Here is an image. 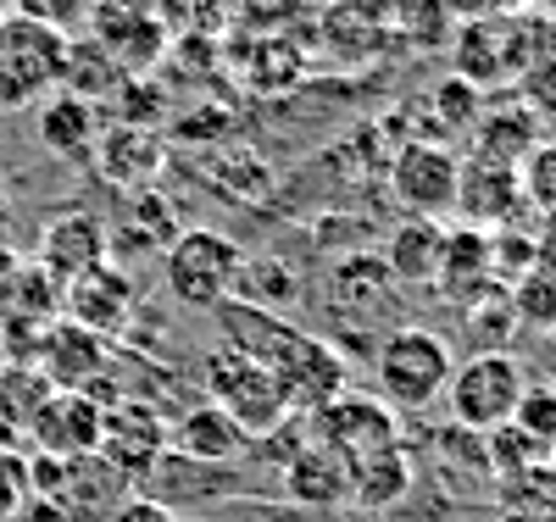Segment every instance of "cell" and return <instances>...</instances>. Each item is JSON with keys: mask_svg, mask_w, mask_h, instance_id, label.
I'll list each match as a JSON object with an SVG mask.
<instances>
[{"mask_svg": "<svg viewBox=\"0 0 556 522\" xmlns=\"http://www.w3.org/2000/svg\"><path fill=\"white\" fill-rule=\"evenodd\" d=\"M106 522H178V511H173L167 500L146 495V489H128V495L117 500V511H112Z\"/></svg>", "mask_w": 556, "mask_h": 522, "instance_id": "4dcf8cb0", "label": "cell"}, {"mask_svg": "<svg viewBox=\"0 0 556 522\" xmlns=\"http://www.w3.org/2000/svg\"><path fill=\"white\" fill-rule=\"evenodd\" d=\"M17 272H23V256L0 240V306H7V295H12V283H17Z\"/></svg>", "mask_w": 556, "mask_h": 522, "instance_id": "e575fe53", "label": "cell"}, {"mask_svg": "<svg viewBox=\"0 0 556 522\" xmlns=\"http://www.w3.org/2000/svg\"><path fill=\"white\" fill-rule=\"evenodd\" d=\"M506 301H513V322L534 328V334H556V278L529 267L513 290H506Z\"/></svg>", "mask_w": 556, "mask_h": 522, "instance_id": "4316f807", "label": "cell"}, {"mask_svg": "<svg viewBox=\"0 0 556 522\" xmlns=\"http://www.w3.org/2000/svg\"><path fill=\"white\" fill-rule=\"evenodd\" d=\"M395 272L384 267V256H345L329 267V306L340 317H351L356 328L379 322L390 306H395Z\"/></svg>", "mask_w": 556, "mask_h": 522, "instance_id": "9a60e30c", "label": "cell"}, {"mask_svg": "<svg viewBox=\"0 0 556 522\" xmlns=\"http://www.w3.org/2000/svg\"><path fill=\"white\" fill-rule=\"evenodd\" d=\"M456 217L468 222V228H513L523 212V183H518V167H506V162H462V183H456Z\"/></svg>", "mask_w": 556, "mask_h": 522, "instance_id": "7c38bea8", "label": "cell"}, {"mask_svg": "<svg viewBox=\"0 0 556 522\" xmlns=\"http://www.w3.org/2000/svg\"><path fill=\"white\" fill-rule=\"evenodd\" d=\"M167 450H173L167 422H162L146 400H123V406L106 411V422H101V456L123 472L134 489L146 484V472H151Z\"/></svg>", "mask_w": 556, "mask_h": 522, "instance_id": "8fae6325", "label": "cell"}, {"mask_svg": "<svg viewBox=\"0 0 556 522\" xmlns=\"http://www.w3.org/2000/svg\"><path fill=\"white\" fill-rule=\"evenodd\" d=\"M506 522H551V517H540V511H529V517H523V511H513Z\"/></svg>", "mask_w": 556, "mask_h": 522, "instance_id": "d590c367", "label": "cell"}, {"mask_svg": "<svg viewBox=\"0 0 556 522\" xmlns=\"http://www.w3.org/2000/svg\"><path fill=\"white\" fill-rule=\"evenodd\" d=\"M7 12H12V0H0V17H7Z\"/></svg>", "mask_w": 556, "mask_h": 522, "instance_id": "8d00e7d4", "label": "cell"}, {"mask_svg": "<svg viewBox=\"0 0 556 522\" xmlns=\"http://www.w3.org/2000/svg\"><path fill=\"white\" fill-rule=\"evenodd\" d=\"M0 367H7V345H0Z\"/></svg>", "mask_w": 556, "mask_h": 522, "instance_id": "74e56055", "label": "cell"}, {"mask_svg": "<svg viewBox=\"0 0 556 522\" xmlns=\"http://www.w3.org/2000/svg\"><path fill=\"white\" fill-rule=\"evenodd\" d=\"M534 267L556 278V217H545L540 233H534Z\"/></svg>", "mask_w": 556, "mask_h": 522, "instance_id": "d6a6232c", "label": "cell"}, {"mask_svg": "<svg viewBox=\"0 0 556 522\" xmlns=\"http://www.w3.org/2000/svg\"><path fill=\"white\" fill-rule=\"evenodd\" d=\"M518 183H523V212L529 217H556V139H534L529 156L518 162Z\"/></svg>", "mask_w": 556, "mask_h": 522, "instance_id": "484cf974", "label": "cell"}, {"mask_svg": "<svg viewBox=\"0 0 556 522\" xmlns=\"http://www.w3.org/2000/svg\"><path fill=\"white\" fill-rule=\"evenodd\" d=\"M89 7H96V0H12L17 17H34V23L56 28V34H67V39L89 28Z\"/></svg>", "mask_w": 556, "mask_h": 522, "instance_id": "83f0119b", "label": "cell"}, {"mask_svg": "<svg viewBox=\"0 0 556 522\" xmlns=\"http://www.w3.org/2000/svg\"><path fill=\"white\" fill-rule=\"evenodd\" d=\"M434 283L468 306L473 295H484L490 283H495V262H490V233L484 228H468V222H456L445 228V240H440V272Z\"/></svg>", "mask_w": 556, "mask_h": 522, "instance_id": "ac0fdd59", "label": "cell"}, {"mask_svg": "<svg viewBox=\"0 0 556 522\" xmlns=\"http://www.w3.org/2000/svg\"><path fill=\"white\" fill-rule=\"evenodd\" d=\"M534 128H540V123L523 112V101H518V106H501V112H484V117H479V156L518 167V162L529 156V145L540 139Z\"/></svg>", "mask_w": 556, "mask_h": 522, "instance_id": "603a6c76", "label": "cell"}, {"mask_svg": "<svg viewBox=\"0 0 556 522\" xmlns=\"http://www.w3.org/2000/svg\"><path fill=\"white\" fill-rule=\"evenodd\" d=\"M173 450L178 456H190V461H212V467H228V461H240V450L251 445V434L240 429L235 417H228L217 400H201L190 406L173 429H167Z\"/></svg>", "mask_w": 556, "mask_h": 522, "instance_id": "e0dca14e", "label": "cell"}, {"mask_svg": "<svg viewBox=\"0 0 556 522\" xmlns=\"http://www.w3.org/2000/svg\"><path fill=\"white\" fill-rule=\"evenodd\" d=\"M529 395V367L513 351H479L462 367H451V384H445V406L462 429L473 434H495L518 417Z\"/></svg>", "mask_w": 556, "mask_h": 522, "instance_id": "277c9868", "label": "cell"}, {"mask_svg": "<svg viewBox=\"0 0 556 522\" xmlns=\"http://www.w3.org/2000/svg\"><path fill=\"white\" fill-rule=\"evenodd\" d=\"M201 378H206V395H212L228 417H235L251 440H262V434H273V429H285L290 400H285V390H278L273 367H262L251 351L228 345V340L212 345V351L201 356Z\"/></svg>", "mask_w": 556, "mask_h": 522, "instance_id": "3957f363", "label": "cell"}, {"mask_svg": "<svg viewBox=\"0 0 556 522\" xmlns=\"http://www.w3.org/2000/svg\"><path fill=\"white\" fill-rule=\"evenodd\" d=\"M101 422H106V406L84 390H51L45 406L28 417L23 440H34V456H89L101 450Z\"/></svg>", "mask_w": 556, "mask_h": 522, "instance_id": "ba28073f", "label": "cell"}, {"mask_svg": "<svg viewBox=\"0 0 556 522\" xmlns=\"http://www.w3.org/2000/svg\"><path fill=\"white\" fill-rule=\"evenodd\" d=\"M235 301L245 306H262V311H285L301 301V278L290 272V262H278V256H245L240 267V283H235Z\"/></svg>", "mask_w": 556, "mask_h": 522, "instance_id": "cb8c5ba5", "label": "cell"}, {"mask_svg": "<svg viewBox=\"0 0 556 522\" xmlns=\"http://www.w3.org/2000/svg\"><path fill=\"white\" fill-rule=\"evenodd\" d=\"M406 456L390 445V450H379V456H367V461H356L351 467V500H362V506H390L401 489H406Z\"/></svg>", "mask_w": 556, "mask_h": 522, "instance_id": "d4e9b609", "label": "cell"}, {"mask_svg": "<svg viewBox=\"0 0 556 522\" xmlns=\"http://www.w3.org/2000/svg\"><path fill=\"white\" fill-rule=\"evenodd\" d=\"M0 450H23V417L12 411L7 395H0Z\"/></svg>", "mask_w": 556, "mask_h": 522, "instance_id": "836d02e7", "label": "cell"}, {"mask_svg": "<svg viewBox=\"0 0 556 522\" xmlns=\"http://www.w3.org/2000/svg\"><path fill=\"white\" fill-rule=\"evenodd\" d=\"M106 256H112V233H106V222L96 212H56L51 222L39 228V256L34 262L51 272L62 290L78 272L101 267Z\"/></svg>", "mask_w": 556, "mask_h": 522, "instance_id": "4fadbf2b", "label": "cell"}, {"mask_svg": "<svg viewBox=\"0 0 556 522\" xmlns=\"http://www.w3.org/2000/svg\"><path fill=\"white\" fill-rule=\"evenodd\" d=\"M96 162L106 167V178L139 183V178H151L162 167V139L151 128H112V133H101Z\"/></svg>", "mask_w": 556, "mask_h": 522, "instance_id": "44dd1931", "label": "cell"}, {"mask_svg": "<svg viewBox=\"0 0 556 522\" xmlns=\"http://www.w3.org/2000/svg\"><path fill=\"white\" fill-rule=\"evenodd\" d=\"M285 484L306 506H340V500H351V461L312 440V445H301V456H290Z\"/></svg>", "mask_w": 556, "mask_h": 522, "instance_id": "d6986e66", "label": "cell"}, {"mask_svg": "<svg viewBox=\"0 0 556 522\" xmlns=\"http://www.w3.org/2000/svg\"><path fill=\"white\" fill-rule=\"evenodd\" d=\"M312 422H317V445H329V450L345 456L351 467L395 445V411H390L379 395H351V390H345L340 400H329L323 411H312Z\"/></svg>", "mask_w": 556, "mask_h": 522, "instance_id": "9c48e42d", "label": "cell"}, {"mask_svg": "<svg viewBox=\"0 0 556 522\" xmlns=\"http://www.w3.org/2000/svg\"><path fill=\"white\" fill-rule=\"evenodd\" d=\"M34 500L28 484V450H0V522H17Z\"/></svg>", "mask_w": 556, "mask_h": 522, "instance_id": "f1b7e54d", "label": "cell"}, {"mask_svg": "<svg viewBox=\"0 0 556 522\" xmlns=\"http://www.w3.org/2000/svg\"><path fill=\"white\" fill-rule=\"evenodd\" d=\"M67 73V34L34 17H0V112H28L45 94L62 89Z\"/></svg>", "mask_w": 556, "mask_h": 522, "instance_id": "7a4b0ae2", "label": "cell"}, {"mask_svg": "<svg viewBox=\"0 0 556 522\" xmlns=\"http://www.w3.org/2000/svg\"><path fill=\"white\" fill-rule=\"evenodd\" d=\"M34 367L51 378V390H96L106 378V367H112V340L96 334V328H84V322H73V317H56L51 328H45Z\"/></svg>", "mask_w": 556, "mask_h": 522, "instance_id": "30bf717a", "label": "cell"}, {"mask_svg": "<svg viewBox=\"0 0 556 522\" xmlns=\"http://www.w3.org/2000/svg\"><path fill=\"white\" fill-rule=\"evenodd\" d=\"M245 251L217 228H190L167 240L162 251V272H167V290L178 306H195V311H217L223 301H235V283H240Z\"/></svg>", "mask_w": 556, "mask_h": 522, "instance_id": "5b68a950", "label": "cell"}, {"mask_svg": "<svg viewBox=\"0 0 556 522\" xmlns=\"http://www.w3.org/2000/svg\"><path fill=\"white\" fill-rule=\"evenodd\" d=\"M112 84H128L123 67L112 62V51H106L101 39L73 34V39H67V73H62V89H67V94H84V101H101V94H112Z\"/></svg>", "mask_w": 556, "mask_h": 522, "instance_id": "7402d4cb", "label": "cell"}, {"mask_svg": "<svg viewBox=\"0 0 556 522\" xmlns=\"http://www.w3.org/2000/svg\"><path fill=\"white\" fill-rule=\"evenodd\" d=\"M518 0H445V12L451 17H468V23H490V17H501V12H513Z\"/></svg>", "mask_w": 556, "mask_h": 522, "instance_id": "1f68e13d", "label": "cell"}, {"mask_svg": "<svg viewBox=\"0 0 556 522\" xmlns=\"http://www.w3.org/2000/svg\"><path fill=\"white\" fill-rule=\"evenodd\" d=\"M456 183H462V156H451L434 139H412L390 162V195L406 217L429 222L456 217Z\"/></svg>", "mask_w": 556, "mask_h": 522, "instance_id": "8992f818", "label": "cell"}, {"mask_svg": "<svg viewBox=\"0 0 556 522\" xmlns=\"http://www.w3.org/2000/svg\"><path fill=\"white\" fill-rule=\"evenodd\" d=\"M273 378H278V390H285V400H290V411H323L329 400H340L345 395V356L329 345V340H306L301 328H295V340L278 351L273 361Z\"/></svg>", "mask_w": 556, "mask_h": 522, "instance_id": "52a82bcc", "label": "cell"}, {"mask_svg": "<svg viewBox=\"0 0 556 522\" xmlns=\"http://www.w3.org/2000/svg\"><path fill=\"white\" fill-rule=\"evenodd\" d=\"M440 240H445V228L429 222V217L395 222V233L384 240V267L395 272V283H434V272H440Z\"/></svg>", "mask_w": 556, "mask_h": 522, "instance_id": "ffe728a7", "label": "cell"}, {"mask_svg": "<svg viewBox=\"0 0 556 522\" xmlns=\"http://www.w3.org/2000/svg\"><path fill=\"white\" fill-rule=\"evenodd\" d=\"M518 417H523L529 440L556 445V390H529V395H523V406H518Z\"/></svg>", "mask_w": 556, "mask_h": 522, "instance_id": "f546056e", "label": "cell"}, {"mask_svg": "<svg viewBox=\"0 0 556 522\" xmlns=\"http://www.w3.org/2000/svg\"><path fill=\"white\" fill-rule=\"evenodd\" d=\"M451 340H440L434 328H395L379 334L374 345V384L390 411H424L445 395L451 384Z\"/></svg>", "mask_w": 556, "mask_h": 522, "instance_id": "6da1fadb", "label": "cell"}, {"mask_svg": "<svg viewBox=\"0 0 556 522\" xmlns=\"http://www.w3.org/2000/svg\"><path fill=\"white\" fill-rule=\"evenodd\" d=\"M62 311H67L73 322H84V328H96V334L112 340L117 328L134 317V283H128V272L112 267V256H106L101 267L78 272L67 290H62Z\"/></svg>", "mask_w": 556, "mask_h": 522, "instance_id": "5bb4252c", "label": "cell"}, {"mask_svg": "<svg viewBox=\"0 0 556 522\" xmlns=\"http://www.w3.org/2000/svg\"><path fill=\"white\" fill-rule=\"evenodd\" d=\"M39 145L51 151L56 162H96V145H101V117H96V101L84 94H45L39 101Z\"/></svg>", "mask_w": 556, "mask_h": 522, "instance_id": "2e32d148", "label": "cell"}]
</instances>
